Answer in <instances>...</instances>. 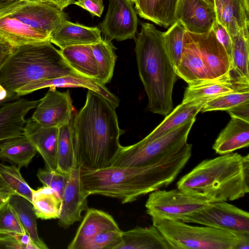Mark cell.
Returning <instances> with one entry per match:
<instances>
[{
	"label": "cell",
	"mask_w": 249,
	"mask_h": 249,
	"mask_svg": "<svg viewBox=\"0 0 249 249\" xmlns=\"http://www.w3.org/2000/svg\"><path fill=\"white\" fill-rule=\"evenodd\" d=\"M124 132L115 108L105 97L88 89L84 106L72 120L74 149L81 168L111 166L122 146L119 139Z\"/></svg>",
	"instance_id": "cell-1"
},
{
	"label": "cell",
	"mask_w": 249,
	"mask_h": 249,
	"mask_svg": "<svg viewBox=\"0 0 249 249\" xmlns=\"http://www.w3.org/2000/svg\"><path fill=\"white\" fill-rule=\"evenodd\" d=\"M177 188L208 203L233 201L249 192V155L205 160L181 177Z\"/></svg>",
	"instance_id": "cell-2"
},
{
	"label": "cell",
	"mask_w": 249,
	"mask_h": 249,
	"mask_svg": "<svg viewBox=\"0 0 249 249\" xmlns=\"http://www.w3.org/2000/svg\"><path fill=\"white\" fill-rule=\"evenodd\" d=\"M135 37L138 72L153 113L166 116L173 109V90L177 79L175 68L166 49L163 32L147 22Z\"/></svg>",
	"instance_id": "cell-3"
},
{
	"label": "cell",
	"mask_w": 249,
	"mask_h": 249,
	"mask_svg": "<svg viewBox=\"0 0 249 249\" xmlns=\"http://www.w3.org/2000/svg\"><path fill=\"white\" fill-rule=\"evenodd\" d=\"M178 176L154 167L110 166L97 170L80 169V178L85 196L98 195L131 203L140 196L165 187Z\"/></svg>",
	"instance_id": "cell-4"
},
{
	"label": "cell",
	"mask_w": 249,
	"mask_h": 249,
	"mask_svg": "<svg viewBox=\"0 0 249 249\" xmlns=\"http://www.w3.org/2000/svg\"><path fill=\"white\" fill-rule=\"evenodd\" d=\"M50 41L15 47L0 67V84L16 92L33 81L78 74Z\"/></svg>",
	"instance_id": "cell-5"
},
{
	"label": "cell",
	"mask_w": 249,
	"mask_h": 249,
	"mask_svg": "<svg viewBox=\"0 0 249 249\" xmlns=\"http://www.w3.org/2000/svg\"><path fill=\"white\" fill-rule=\"evenodd\" d=\"M196 119H193L162 136L152 141L144 138L123 146L111 166L154 167L179 174L192 155V145L187 142Z\"/></svg>",
	"instance_id": "cell-6"
},
{
	"label": "cell",
	"mask_w": 249,
	"mask_h": 249,
	"mask_svg": "<svg viewBox=\"0 0 249 249\" xmlns=\"http://www.w3.org/2000/svg\"><path fill=\"white\" fill-rule=\"evenodd\" d=\"M171 249H237L243 234L180 221L151 218Z\"/></svg>",
	"instance_id": "cell-7"
},
{
	"label": "cell",
	"mask_w": 249,
	"mask_h": 249,
	"mask_svg": "<svg viewBox=\"0 0 249 249\" xmlns=\"http://www.w3.org/2000/svg\"><path fill=\"white\" fill-rule=\"evenodd\" d=\"M0 10L50 36L67 17L63 10L42 0H0Z\"/></svg>",
	"instance_id": "cell-8"
},
{
	"label": "cell",
	"mask_w": 249,
	"mask_h": 249,
	"mask_svg": "<svg viewBox=\"0 0 249 249\" xmlns=\"http://www.w3.org/2000/svg\"><path fill=\"white\" fill-rule=\"evenodd\" d=\"M180 221L249 234V213L226 201L210 203L205 208L183 216Z\"/></svg>",
	"instance_id": "cell-9"
},
{
	"label": "cell",
	"mask_w": 249,
	"mask_h": 249,
	"mask_svg": "<svg viewBox=\"0 0 249 249\" xmlns=\"http://www.w3.org/2000/svg\"><path fill=\"white\" fill-rule=\"evenodd\" d=\"M209 203L177 188L151 192L145 206L151 218L180 221L183 216L199 211Z\"/></svg>",
	"instance_id": "cell-10"
},
{
	"label": "cell",
	"mask_w": 249,
	"mask_h": 249,
	"mask_svg": "<svg viewBox=\"0 0 249 249\" xmlns=\"http://www.w3.org/2000/svg\"><path fill=\"white\" fill-rule=\"evenodd\" d=\"M130 0H109L106 16L100 24L105 38L123 41L135 38L137 12Z\"/></svg>",
	"instance_id": "cell-11"
},
{
	"label": "cell",
	"mask_w": 249,
	"mask_h": 249,
	"mask_svg": "<svg viewBox=\"0 0 249 249\" xmlns=\"http://www.w3.org/2000/svg\"><path fill=\"white\" fill-rule=\"evenodd\" d=\"M73 112L69 90L61 92L50 87L31 118L42 126L59 128L72 121Z\"/></svg>",
	"instance_id": "cell-12"
},
{
	"label": "cell",
	"mask_w": 249,
	"mask_h": 249,
	"mask_svg": "<svg viewBox=\"0 0 249 249\" xmlns=\"http://www.w3.org/2000/svg\"><path fill=\"white\" fill-rule=\"evenodd\" d=\"M81 165L74 150L73 165L62 196V208L58 218L60 227L67 229L75 222L81 221L82 213L88 209V196L81 188L80 171Z\"/></svg>",
	"instance_id": "cell-13"
},
{
	"label": "cell",
	"mask_w": 249,
	"mask_h": 249,
	"mask_svg": "<svg viewBox=\"0 0 249 249\" xmlns=\"http://www.w3.org/2000/svg\"><path fill=\"white\" fill-rule=\"evenodd\" d=\"M187 32L197 48L210 79H218L228 75L231 69V62L213 30L201 34Z\"/></svg>",
	"instance_id": "cell-14"
},
{
	"label": "cell",
	"mask_w": 249,
	"mask_h": 249,
	"mask_svg": "<svg viewBox=\"0 0 249 249\" xmlns=\"http://www.w3.org/2000/svg\"><path fill=\"white\" fill-rule=\"evenodd\" d=\"M177 20L190 33H207L216 20L214 7L204 0H178L175 13Z\"/></svg>",
	"instance_id": "cell-15"
},
{
	"label": "cell",
	"mask_w": 249,
	"mask_h": 249,
	"mask_svg": "<svg viewBox=\"0 0 249 249\" xmlns=\"http://www.w3.org/2000/svg\"><path fill=\"white\" fill-rule=\"evenodd\" d=\"M50 87L86 88L105 97L115 108L119 105L118 97L106 88L105 85L95 79L88 78L79 74L33 81L17 89L16 92L20 97L38 89Z\"/></svg>",
	"instance_id": "cell-16"
},
{
	"label": "cell",
	"mask_w": 249,
	"mask_h": 249,
	"mask_svg": "<svg viewBox=\"0 0 249 249\" xmlns=\"http://www.w3.org/2000/svg\"><path fill=\"white\" fill-rule=\"evenodd\" d=\"M22 134L42 158L45 169L56 170L58 128L42 126L31 118L26 120Z\"/></svg>",
	"instance_id": "cell-17"
},
{
	"label": "cell",
	"mask_w": 249,
	"mask_h": 249,
	"mask_svg": "<svg viewBox=\"0 0 249 249\" xmlns=\"http://www.w3.org/2000/svg\"><path fill=\"white\" fill-rule=\"evenodd\" d=\"M248 88L249 79L229 73L220 79L188 85L185 90L182 103L196 100L206 102L219 95Z\"/></svg>",
	"instance_id": "cell-18"
},
{
	"label": "cell",
	"mask_w": 249,
	"mask_h": 249,
	"mask_svg": "<svg viewBox=\"0 0 249 249\" xmlns=\"http://www.w3.org/2000/svg\"><path fill=\"white\" fill-rule=\"evenodd\" d=\"M39 101L19 98L0 107V142L22 135L26 115Z\"/></svg>",
	"instance_id": "cell-19"
},
{
	"label": "cell",
	"mask_w": 249,
	"mask_h": 249,
	"mask_svg": "<svg viewBox=\"0 0 249 249\" xmlns=\"http://www.w3.org/2000/svg\"><path fill=\"white\" fill-rule=\"evenodd\" d=\"M175 71L188 85L211 80L197 48L187 31L184 36L180 62Z\"/></svg>",
	"instance_id": "cell-20"
},
{
	"label": "cell",
	"mask_w": 249,
	"mask_h": 249,
	"mask_svg": "<svg viewBox=\"0 0 249 249\" xmlns=\"http://www.w3.org/2000/svg\"><path fill=\"white\" fill-rule=\"evenodd\" d=\"M0 39L13 47L50 41V36L0 10Z\"/></svg>",
	"instance_id": "cell-21"
},
{
	"label": "cell",
	"mask_w": 249,
	"mask_h": 249,
	"mask_svg": "<svg viewBox=\"0 0 249 249\" xmlns=\"http://www.w3.org/2000/svg\"><path fill=\"white\" fill-rule=\"evenodd\" d=\"M101 33L97 27H88L66 20L52 32L50 41L60 49L75 45H92L102 40Z\"/></svg>",
	"instance_id": "cell-22"
},
{
	"label": "cell",
	"mask_w": 249,
	"mask_h": 249,
	"mask_svg": "<svg viewBox=\"0 0 249 249\" xmlns=\"http://www.w3.org/2000/svg\"><path fill=\"white\" fill-rule=\"evenodd\" d=\"M81 221L73 239L68 246V249H83L84 245L98 233L120 229L112 215L94 208H89Z\"/></svg>",
	"instance_id": "cell-23"
},
{
	"label": "cell",
	"mask_w": 249,
	"mask_h": 249,
	"mask_svg": "<svg viewBox=\"0 0 249 249\" xmlns=\"http://www.w3.org/2000/svg\"><path fill=\"white\" fill-rule=\"evenodd\" d=\"M249 145V123L231 117L215 140L213 149L221 155L233 153Z\"/></svg>",
	"instance_id": "cell-24"
},
{
	"label": "cell",
	"mask_w": 249,
	"mask_h": 249,
	"mask_svg": "<svg viewBox=\"0 0 249 249\" xmlns=\"http://www.w3.org/2000/svg\"><path fill=\"white\" fill-rule=\"evenodd\" d=\"M117 249H171L165 238L156 227L137 226L123 231L122 240Z\"/></svg>",
	"instance_id": "cell-25"
},
{
	"label": "cell",
	"mask_w": 249,
	"mask_h": 249,
	"mask_svg": "<svg viewBox=\"0 0 249 249\" xmlns=\"http://www.w3.org/2000/svg\"><path fill=\"white\" fill-rule=\"evenodd\" d=\"M205 103L198 100L181 103L166 116L164 119L144 139L147 141L155 140L195 118Z\"/></svg>",
	"instance_id": "cell-26"
},
{
	"label": "cell",
	"mask_w": 249,
	"mask_h": 249,
	"mask_svg": "<svg viewBox=\"0 0 249 249\" xmlns=\"http://www.w3.org/2000/svg\"><path fill=\"white\" fill-rule=\"evenodd\" d=\"M36 153L33 145L23 134L0 142V160L15 164L20 169L27 167Z\"/></svg>",
	"instance_id": "cell-27"
},
{
	"label": "cell",
	"mask_w": 249,
	"mask_h": 249,
	"mask_svg": "<svg viewBox=\"0 0 249 249\" xmlns=\"http://www.w3.org/2000/svg\"><path fill=\"white\" fill-rule=\"evenodd\" d=\"M60 51L68 64L78 73L96 80L97 67L91 45L69 46Z\"/></svg>",
	"instance_id": "cell-28"
},
{
	"label": "cell",
	"mask_w": 249,
	"mask_h": 249,
	"mask_svg": "<svg viewBox=\"0 0 249 249\" xmlns=\"http://www.w3.org/2000/svg\"><path fill=\"white\" fill-rule=\"evenodd\" d=\"M8 202L24 230L37 249H48L49 248L47 245L38 235L36 223L37 218L32 202L22 196L15 195L11 196Z\"/></svg>",
	"instance_id": "cell-29"
},
{
	"label": "cell",
	"mask_w": 249,
	"mask_h": 249,
	"mask_svg": "<svg viewBox=\"0 0 249 249\" xmlns=\"http://www.w3.org/2000/svg\"><path fill=\"white\" fill-rule=\"evenodd\" d=\"M37 218L58 219L62 208V199L51 188L43 185L32 190V202Z\"/></svg>",
	"instance_id": "cell-30"
},
{
	"label": "cell",
	"mask_w": 249,
	"mask_h": 249,
	"mask_svg": "<svg viewBox=\"0 0 249 249\" xmlns=\"http://www.w3.org/2000/svg\"><path fill=\"white\" fill-rule=\"evenodd\" d=\"M111 41L105 38L91 45L97 67L96 80L104 85L111 80L117 59L115 47Z\"/></svg>",
	"instance_id": "cell-31"
},
{
	"label": "cell",
	"mask_w": 249,
	"mask_h": 249,
	"mask_svg": "<svg viewBox=\"0 0 249 249\" xmlns=\"http://www.w3.org/2000/svg\"><path fill=\"white\" fill-rule=\"evenodd\" d=\"M0 188L32 202L33 189L22 176L16 165L0 163Z\"/></svg>",
	"instance_id": "cell-32"
},
{
	"label": "cell",
	"mask_w": 249,
	"mask_h": 249,
	"mask_svg": "<svg viewBox=\"0 0 249 249\" xmlns=\"http://www.w3.org/2000/svg\"><path fill=\"white\" fill-rule=\"evenodd\" d=\"M74 158L72 121L58 128L56 170L70 175Z\"/></svg>",
	"instance_id": "cell-33"
},
{
	"label": "cell",
	"mask_w": 249,
	"mask_h": 249,
	"mask_svg": "<svg viewBox=\"0 0 249 249\" xmlns=\"http://www.w3.org/2000/svg\"><path fill=\"white\" fill-rule=\"evenodd\" d=\"M231 39L232 46L231 69L243 77L249 79V30H244L241 28L238 34Z\"/></svg>",
	"instance_id": "cell-34"
},
{
	"label": "cell",
	"mask_w": 249,
	"mask_h": 249,
	"mask_svg": "<svg viewBox=\"0 0 249 249\" xmlns=\"http://www.w3.org/2000/svg\"><path fill=\"white\" fill-rule=\"evenodd\" d=\"M170 26L167 31L163 32V36L170 58L176 70L180 62L184 36L187 31L178 20Z\"/></svg>",
	"instance_id": "cell-35"
},
{
	"label": "cell",
	"mask_w": 249,
	"mask_h": 249,
	"mask_svg": "<svg viewBox=\"0 0 249 249\" xmlns=\"http://www.w3.org/2000/svg\"><path fill=\"white\" fill-rule=\"evenodd\" d=\"M249 101V88L235 90L207 101L203 107L202 112L224 110Z\"/></svg>",
	"instance_id": "cell-36"
},
{
	"label": "cell",
	"mask_w": 249,
	"mask_h": 249,
	"mask_svg": "<svg viewBox=\"0 0 249 249\" xmlns=\"http://www.w3.org/2000/svg\"><path fill=\"white\" fill-rule=\"evenodd\" d=\"M165 1L166 0H135L134 3L140 17L164 27Z\"/></svg>",
	"instance_id": "cell-37"
},
{
	"label": "cell",
	"mask_w": 249,
	"mask_h": 249,
	"mask_svg": "<svg viewBox=\"0 0 249 249\" xmlns=\"http://www.w3.org/2000/svg\"><path fill=\"white\" fill-rule=\"evenodd\" d=\"M216 20L226 29L230 37L236 35L241 29L233 8L223 0H214Z\"/></svg>",
	"instance_id": "cell-38"
},
{
	"label": "cell",
	"mask_w": 249,
	"mask_h": 249,
	"mask_svg": "<svg viewBox=\"0 0 249 249\" xmlns=\"http://www.w3.org/2000/svg\"><path fill=\"white\" fill-rule=\"evenodd\" d=\"M122 233L120 229L101 232L89 240L83 249H117L122 242Z\"/></svg>",
	"instance_id": "cell-39"
},
{
	"label": "cell",
	"mask_w": 249,
	"mask_h": 249,
	"mask_svg": "<svg viewBox=\"0 0 249 249\" xmlns=\"http://www.w3.org/2000/svg\"><path fill=\"white\" fill-rule=\"evenodd\" d=\"M27 233L8 201L0 209V235H23Z\"/></svg>",
	"instance_id": "cell-40"
},
{
	"label": "cell",
	"mask_w": 249,
	"mask_h": 249,
	"mask_svg": "<svg viewBox=\"0 0 249 249\" xmlns=\"http://www.w3.org/2000/svg\"><path fill=\"white\" fill-rule=\"evenodd\" d=\"M36 176L43 185L54 190L62 199L70 175L57 170L51 171L40 168L38 170Z\"/></svg>",
	"instance_id": "cell-41"
},
{
	"label": "cell",
	"mask_w": 249,
	"mask_h": 249,
	"mask_svg": "<svg viewBox=\"0 0 249 249\" xmlns=\"http://www.w3.org/2000/svg\"><path fill=\"white\" fill-rule=\"evenodd\" d=\"M230 4L235 11L241 28L249 29V13L243 0H223Z\"/></svg>",
	"instance_id": "cell-42"
},
{
	"label": "cell",
	"mask_w": 249,
	"mask_h": 249,
	"mask_svg": "<svg viewBox=\"0 0 249 249\" xmlns=\"http://www.w3.org/2000/svg\"><path fill=\"white\" fill-rule=\"evenodd\" d=\"M219 42L223 46L231 62L232 46L231 37L226 29L216 20L212 27Z\"/></svg>",
	"instance_id": "cell-43"
},
{
	"label": "cell",
	"mask_w": 249,
	"mask_h": 249,
	"mask_svg": "<svg viewBox=\"0 0 249 249\" xmlns=\"http://www.w3.org/2000/svg\"><path fill=\"white\" fill-rule=\"evenodd\" d=\"M73 4L89 11L92 15L100 17L104 9L103 0H77Z\"/></svg>",
	"instance_id": "cell-44"
},
{
	"label": "cell",
	"mask_w": 249,
	"mask_h": 249,
	"mask_svg": "<svg viewBox=\"0 0 249 249\" xmlns=\"http://www.w3.org/2000/svg\"><path fill=\"white\" fill-rule=\"evenodd\" d=\"M226 111L231 117L237 118L249 123V101L231 107Z\"/></svg>",
	"instance_id": "cell-45"
},
{
	"label": "cell",
	"mask_w": 249,
	"mask_h": 249,
	"mask_svg": "<svg viewBox=\"0 0 249 249\" xmlns=\"http://www.w3.org/2000/svg\"><path fill=\"white\" fill-rule=\"evenodd\" d=\"M0 249H25L18 235H0Z\"/></svg>",
	"instance_id": "cell-46"
},
{
	"label": "cell",
	"mask_w": 249,
	"mask_h": 249,
	"mask_svg": "<svg viewBox=\"0 0 249 249\" xmlns=\"http://www.w3.org/2000/svg\"><path fill=\"white\" fill-rule=\"evenodd\" d=\"M178 0H166L164 14L165 28H168L175 22V13Z\"/></svg>",
	"instance_id": "cell-47"
},
{
	"label": "cell",
	"mask_w": 249,
	"mask_h": 249,
	"mask_svg": "<svg viewBox=\"0 0 249 249\" xmlns=\"http://www.w3.org/2000/svg\"><path fill=\"white\" fill-rule=\"evenodd\" d=\"M20 98L16 92L8 90L0 84V107L4 104Z\"/></svg>",
	"instance_id": "cell-48"
},
{
	"label": "cell",
	"mask_w": 249,
	"mask_h": 249,
	"mask_svg": "<svg viewBox=\"0 0 249 249\" xmlns=\"http://www.w3.org/2000/svg\"><path fill=\"white\" fill-rule=\"evenodd\" d=\"M14 48L0 39V67L11 54Z\"/></svg>",
	"instance_id": "cell-49"
},
{
	"label": "cell",
	"mask_w": 249,
	"mask_h": 249,
	"mask_svg": "<svg viewBox=\"0 0 249 249\" xmlns=\"http://www.w3.org/2000/svg\"><path fill=\"white\" fill-rule=\"evenodd\" d=\"M48 2L57 7L60 9L63 10L64 8L71 4H73L74 0H42Z\"/></svg>",
	"instance_id": "cell-50"
},
{
	"label": "cell",
	"mask_w": 249,
	"mask_h": 249,
	"mask_svg": "<svg viewBox=\"0 0 249 249\" xmlns=\"http://www.w3.org/2000/svg\"><path fill=\"white\" fill-rule=\"evenodd\" d=\"M13 193L10 192L0 193V209L8 201Z\"/></svg>",
	"instance_id": "cell-51"
},
{
	"label": "cell",
	"mask_w": 249,
	"mask_h": 249,
	"mask_svg": "<svg viewBox=\"0 0 249 249\" xmlns=\"http://www.w3.org/2000/svg\"><path fill=\"white\" fill-rule=\"evenodd\" d=\"M244 0V4H245V6L246 7V8L247 9V10L249 12V0Z\"/></svg>",
	"instance_id": "cell-52"
},
{
	"label": "cell",
	"mask_w": 249,
	"mask_h": 249,
	"mask_svg": "<svg viewBox=\"0 0 249 249\" xmlns=\"http://www.w3.org/2000/svg\"><path fill=\"white\" fill-rule=\"evenodd\" d=\"M209 4L214 7V0H204Z\"/></svg>",
	"instance_id": "cell-53"
},
{
	"label": "cell",
	"mask_w": 249,
	"mask_h": 249,
	"mask_svg": "<svg viewBox=\"0 0 249 249\" xmlns=\"http://www.w3.org/2000/svg\"><path fill=\"white\" fill-rule=\"evenodd\" d=\"M8 192L1 188H0V193H3V192Z\"/></svg>",
	"instance_id": "cell-54"
},
{
	"label": "cell",
	"mask_w": 249,
	"mask_h": 249,
	"mask_svg": "<svg viewBox=\"0 0 249 249\" xmlns=\"http://www.w3.org/2000/svg\"><path fill=\"white\" fill-rule=\"evenodd\" d=\"M132 3H134L135 0H130Z\"/></svg>",
	"instance_id": "cell-55"
}]
</instances>
